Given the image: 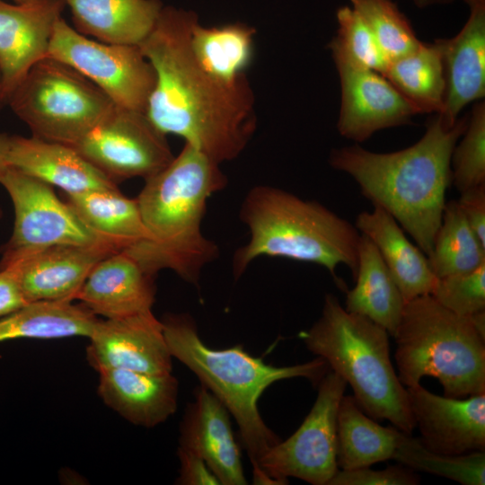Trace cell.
I'll list each match as a JSON object with an SVG mask.
<instances>
[{
	"instance_id": "1",
	"label": "cell",
	"mask_w": 485,
	"mask_h": 485,
	"mask_svg": "<svg viewBox=\"0 0 485 485\" xmlns=\"http://www.w3.org/2000/svg\"><path fill=\"white\" fill-rule=\"evenodd\" d=\"M197 21L191 11L163 6L139 45L156 75L146 114L221 164L237 158L256 129L254 96L246 76L225 82L199 64L190 42Z\"/></svg>"
},
{
	"instance_id": "2",
	"label": "cell",
	"mask_w": 485,
	"mask_h": 485,
	"mask_svg": "<svg viewBox=\"0 0 485 485\" xmlns=\"http://www.w3.org/2000/svg\"><path fill=\"white\" fill-rule=\"evenodd\" d=\"M469 116L447 128L439 114L414 145L375 153L355 145L334 149L330 164L348 173L373 206L386 210L428 257L433 250L451 181V158Z\"/></svg>"
},
{
	"instance_id": "3",
	"label": "cell",
	"mask_w": 485,
	"mask_h": 485,
	"mask_svg": "<svg viewBox=\"0 0 485 485\" xmlns=\"http://www.w3.org/2000/svg\"><path fill=\"white\" fill-rule=\"evenodd\" d=\"M219 165L185 143L165 168L145 180L137 201L147 238L124 251L149 275L169 269L198 287L203 268L218 256L201 223L207 199L227 185Z\"/></svg>"
},
{
	"instance_id": "4",
	"label": "cell",
	"mask_w": 485,
	"mask_h": 485,
	"mask_svg": "<svg viewBox=\"0 0 485 485\" xmlns=\"http://www.w3.org/2000/svg\"><path fill=\"white\" fill-rule=\"evenodd\" d=\"M162 322L172 357L192 371L236 420L242 445L256 472L261 457L281 440L260 414L261 394L284 379L303 377L317 385L330 370L327 362L317 357L303 364L275 366L251 356L241 344L222 349L210 348L188 313H171Z\"/></svg>"
},
{
	"instance_id": "5",
	"label": "cell",
	"mask_w": 485,
	"mask_h": 485,
	"mask_svg": "<svg viewBox=\"0 0 485 485\" xmlns=\"http://www.w3.org/2000/svg\"><path fill=\"white\" fill-rule=\"evenodd\" d=\"M240 217L249 229L250 239L234 254L235 279L260 256L315 263L334 278L336 268L343 264L355 278L361 234L320 202L258 185L245 196Z\"/></svg>"
},
{
	"instance_id": "6",
	"label": "cell",
	"mask_w": 485,
	"mask_h": 485,
	"mask_svg": "<svg viewBox=\"0 0 485 485\" xmlns=\"http://www.w3.org/2000/svg\"><path fill=\"white\" fill-rule=\"evenodd\" d=\"M307 349L324 359L353 390V397L374 419H386L411 435L416 428L407 388L395 373L388 331L371 319L348 312L332 294L321 316L300 332Z\"/></svg>"
},
{
	"instance_id": "7",
	"label": "cell",
	"mask_w": 485,
	"mask_h": 485,
	"mask_svg": "<svg viewBox=\"0 0 485 485\" xmlns=\"http://www.w3.org/2000/svg\"><path fill=\"white\" fill-rule=\"evenodd\" d=\"M398 377L405 387L436 378L444 396L485 393V339L470 316L441 305L431 295L405 303L393 336Z\"/></svg>"
},
{
	"instance_id": "8",
	"label": "cell",
	"mask_w": 485,
	"mask_h": 485,
	"mask_svg": "<svg viewBox=\"0 0 485 485\" xmlns=\"http://www.w3.org/2000/svg\"><path fill=\"white\" fill-rule=\"evenodd\" d=\"M7 104L29 127L32 137L67 146L115 106L88 78L49 57L31 66Z\"/></svg>"
},
{
	"instance_id": "9",
	"label": "cell",
	"mask_w": 485,
	"mask_h": 485,
	"mask_svg": "<svg viewBox=\"0 0 485 485\" xmlns=\"http://www.w3.org/2000/svg\"><path fill=\"white\" fill-rule=\"evenodd\" d=\"M317 387L316 400L300 427L261 457L253 472L254 484L283 485L293 477L313 485H328L338 471L337 412L347 383L331 370Z\"/></svg>"
},
{
	"instance_id": "10",
	"label": "cell",
	"mask_w": 485,
	"mask_h": 485,
	"mask_svg": "<svg viewBox=\"0 0 485 485\" xmlns=\"http://www.w3.org/2000/svg\"><path fill=\"white\" fill-rule=\"evenodd\" d=\"M48 57L77 70L115 106L146 112L156 75L139 46L91 40L61 16L55 23Z\"/></svg>"
},
{
	"instance_id": "11",
	"label": "cell",
	"mask_w": 485,
	"mask_h": 485,
	"mask_svg": "<svg viewBox=\"0 0 485 485\" xmlns=\"http://www.w3.org/2000/svg\"><path fill=\"white\" fill-rule=\"evenodd\" d=\"M0 183L15 213L12 236L0 248V268L55 245L110 242L92 231L67 202L57 197L49 184L11 166Z\"/></svg>"
},
{
	"instance_id": "12",
	"label": "cell",
	"mask_w": 485,
	"mask_h": 485,
	"mask_svg": "<svg viewBox=\"0 0 485 485\" xmlns=\"http://www.w3.org/2000/svg\"><path fill=\"white\" fill-rule=\"evenodd\" d=\"M70 146L116 183L146 180L174 158L166 135L146 113L117 106Z\"/></svg>"
},
{
	"instance_id": "13",
	"label": "cell",
	"mask_w": 485,
	"mask_h": 485,
	"mask_svg": "<svg viewBox=\"0 0 485 485\" xmlns=\"http://www.w3.org/2000/svg\"><path fill=\"white\" fill-rule=\"evenodd\" d=\"M86 348L89 364L97 372L126 369L153 374L172 372V356L163 322L152 310L134 315L98 320Z\"/></svg>"
},
{
	"instance_id": "14",
	"label": "cell",
	"mask_w": 485,
	"mask_h": 485,
	"mask_svg": "<svg viewBox=\"0 0 485 485\" xmlns=\"http://www.w3.org/2000/svg\"><path fill=\"white\" fill-rule=\"evenodd\" d=\"M406 388L419 439L427 450L447 455L485 452V393L451 398L420 384Z\"/></svg>"
},
{
	"instance_id": "15",
	"label": "cell",
	"mask_w": 485,
	"mask_h": 485,
	"mask_svg": "<svg viewBox=\"0 0 485 485\" xmlns=\"http://www.w3.org/2000/svg\"><path fill=\"white\" fill-rule=\"evenodd\" d=\"M65 6L64 0H0V73L5 104L31 66L48 57L55 23Z\"/></svg>"
},
{
	"instance_id": "16",
	"label": "cell",
	"mask_w": 485,
	"mask_h": 485,
	"mask_svg": "<svg viewBox=\"0 0 485 485\" xmlns=\"http://www.w3.org/2000/svg\"><path fill=\"white\" fill-rule=\"evenodd\" d=\"M117 251L119 250L110 242L55 245L22 257L3 268L13 271L28 303L74 301L94 266Z\"/></svg>"
},
{
	"instance_id": "17",
	"label": "cell",
	"mask_w": 485,
	"mask_h": 485,
	"mask_svg": "<svg viewBox=\"0 0 485 485\" xmlns=\"http://www.w3.org/2000/svg\"><path fill=\"white\" fill-rule=\"evenodd\" d=\"M341 107L337 128L356 142L380 129L410 123L418 110L381 74L340 68Z\"/></svg>"
},
{
	"instance_id": "18",
	"label": "cell",
	"mask_w": 485,
	"mask_h": 485,
	"mask_svg": "<svg viewBox=\"0 0 485 485\" xmlns=\"http://www.w3.org/2000/svg\"><path fill=\"white\" fill-rule=\"evenodd\" d=\"M179 446L200 456L222 485L247 484L230 413L202 384L184 411Z\"/></svg>"
},
{
	"instance_id": "19",
	"label": "cell",
	"mask_w": 485,
	"mask_h": 485,
	"mask_svg": "<svg viewBox=\"0 0 485 485\" xmlns=\"http://www.w3.org/2000/svg\"><path fill=\"white\" fill-rule=\"evenodd\" d=\"M470 16L452 39L436 40L440 47L445 79L444 124L452 128L470 102L485 96V0L470 5Z\"/></svg>"
},
{
	"instance_id": "20",
	"label": "cell",
	"mask_w": 485,
	"mask_h": 485,
	"mask_svg": "<svg viewBox=\"0 0 485 485\" xmlns=\"http://www.w3.org/2000/svg\"><path fill=\"white\" fill-rule=\"evenodd\" d=\"M95 315L117 319L152 310L154 276L124 251L112 253L92 269L75 295Z\"/></svg>"
},
{
	"instance_id": "21",
	"label": "cell",
	"mask_w": 485,
	"mask_h": 485,
	"mask_svg": "<svg viewBox=\"0 0 485 485\" xmlns=\"http://www.w3.org/2000/svg\"><path fill=\"white\" fill-rule=\"evenodd\" d=\"M98 373L100 398L134 425L154 428L177 410L179 382L172 373L126 369H104Z\"/></svg>"
},
{
	"instance_id": "22",
	"label": "cell",
	"mask_w": 485,
	"mask_h": 485,
	"mask_svg": "<svg viewBox=\"0 0 485 485\" xmlns=\"http://www.w3.org/2000/svg\"><path fill=\"white\" fill-rule=\"evenodd\" d=\"M8 163L66 194L119 189L72 146L34 137L11 136Z\"/></svg>"
},
{
	"instance_id": "23",
	"label": "cell",
	"mask_w": 485,
	"mask_h": 485,
	"mask_svg": "<svg viewBox=\"0 0 485 485\" xmlns=\"http://www.w3.org/2000/svg\"><path fill=\"white\" fill-rule=\"evenodd\" d=\"M355 226L377 248L405 303L431 294L437 278L428 259L409 241L393 216L383 207L374 206L371 212L357 215Z\"/></svg>"
},
{
	"instance_id": "24",
	"label": "cell",
	"mask_w": 485,
	"mask_h": 485,
	"mask_svg": "<svg viewBox=\"0 0 485 485\" xmlns=\"http://www.w3.org/2000/svg\"><path fill=\"white\" fill-rule=\"evenodd\" d=\"M76 31L109 44L139 46L163 7L160 0H64Z\"/></svg>"
},
{
	"instance_id": "25",
	"label": "cell",
	"mask_w": 485,
	"mask_h": 485,
	"mask_svg": "<svg viewBox=\"0 0 485 485\" xmlns=\"http://www.w3.org/2000/svg\"><path fill=\"white\" fill-rule=\"evenodd\" d=\"M355 287L347 290L348 312L364 315L394 336L405 301L374 242L361 234Z\"/></svg>"
},
{
	"instance_id": "26",
	"label": "cell",
	"mask_w": 485,
	"mask_h": 485,
	"mask_svg": "<svg viewBox=\"0 0 485 485\" xmlns=\"http://www.w3.org/2000/svg\"><path fill=\"white\" fill-rule=\"evenodd\" d=\"M404 432L383 427L366 415L353 395L340 399L336 421V461L339 469L371 466L392 459Z\"/></svg>"
},
{
	"instance_id": "27",
	"label": "cell",
	"mask_w": 485,
	"mask_h": 485,
	"mask_svg": "<svg viewBox=\"0 0 485 485\" xmlns=\"http://www.w3.org/2000/svg\"><path fill=\"white\" fill-rule=\"evenodd\" d=\"M97 315L69 300L35 301L0 317V342L17 339L89 338Z\"/></svg>"
},
{
	"instance_id": "28",
	"label": "cell",
	"mask_w": 485,
	"mask_h": 485,
	"mask_svg": "<svg viewBox=\"0 0 485 485\" xmlns=\"http://www.w3.org/2000/svg\"><path fill=\"white\" fill-rule=\"evenodd\" d=\"M66 199L92 231L119 251L147 238L137 198L125 197L119 189L66 194Z\"/></svg>"
},
{
	"instance_id": "29",
	"label": "cell",
	"mask_w": 485,
	"mask_h": 485,
	"mask_svg": "<svg viewBox=\"0 0 485 485\" xmlns=\"http://www.w3.org/2000/svg\"><path fill=\"white\" fill-rule=\"evenodd\" d=\"M419 113H441L445 79L440 47L423 43L413 51L391 60L382 74Z\"/></svg>"
},
{
	"instance_id": "30",
	"label": "cell",
	"mask_w": 485,
	"mask_h": 485,
	"mask_svg": "<svg viewBox=\"0 0 485 485\" xmlns=\"http://www.w3.org/2000/svg\"><path fill=\"white\" fill-rule=\"evenodd\" d=\"M255 30L242 23L205 27L197 21L190 32V48L199 64L225 82L245 77L253 56Z\"/></svg>"
},
{
	"instance_id": "31",
	"label": "cell",
	"mask_w": 485,
	"mask_h": 485,
	"mask_svg": "<svg viewBox=\"0 0 485 485\" xmlns=\"http://www.w3.org/2000/svg\"><path fill=\"white\" fill-rule=\"evenodd\" d=\"M428 259L437 278L467 273L485 263V246L471 229L457 200L445 203Z\"/></svg>"
},
{
	"instance_id": "32",
	"label": "cell",
	"mask_w": 485,
	"mask_h": 485,
	"mask_svg": "<svg viewBox=\"0 0 485 485\" xmlns=\"http://www.w3.org/2000/svg\"><path fill=\"white\" fill-rule=\"evenodd\" d=\"M392 459L413 471L441 476L463 485L485 484V452L460 455L436 454L427 450L419 437L404 433Z\"/></svg>"
},
{
	"instance_id": "33",
	"label": "cell",
	"mask_w": 485,
	"mask_h": 485,
	"mask_svg": "<svg viewBox=\"0 0 485 485\" xmlns=\"http://www.w3.org/2000/svg\"><path fill=\"white\" fill-rule=\"evenodd\" d=\"M337 35L330 43L337 69L373 70L383 74L387 60L361 16L348 6L337 11Z\"/></svg>"
},
{
	"instance_id": "34",
	"label": "cell",
	"mask_w": 485,
	"mask_h": 485,
	"mask_svg": "<svg viewBox=\"0 0 485 485\" xmlns=\"http://www.w3.org/2000/svg\"><path fill=\"white\" fill-rule=\"evenodd\" d=\"M377 41L387 63L421 43L404 14L392 0H350Z\"/></svg>"
},
{
	"instance_id": "35",
	"label": "cell",
	"mask_w": 485,
	"mask_h": 485,
	"mask_svg": "<svg viewBox=\"0 0 485 485\" xmlns=\"http://www.w3.org/2000/svg\"><path fill=\"white\" fill-rule=\"evenodd\" d=\"M451 181L461 193L485 183V102L477 103L452 154Z\"/></svg>"
},
{
	"instance_id": "36",
	"label": "cell",
	"mask_w": 485,
	"mask_h": 485,
	"mask_svg": "<svg viewBox=\"0 0 485 485\" xmlns=\"http://www.w3.org/2000/svg\"><path fill=\"white\" fill-rule=\"evenodd\" d=\"M436 301L461 316L485 310V263L472 271L437 278L430 294Z\"/></svg>"
},
{
	"instance_id": "37",
	"label": "cell",
	"mask_w": 485,
	"mask_h": 485,
	"mask_svg": "<svg viewBox=\"0 0 485 485\" xmlns=\"http://www.w3.org/2000/svg\"><path fill=\"white\" fill-rule=\"evenodd\" d=\"M420 477L415 471L401 463L383 470L370 466L341 470L338 469L328 485H417Z\"/></svg>"
},
{
	"instance_id": "38",
	"label": "cell",
	"mask_w": 485,
	"mask_h": 485,
	"mask_svg": "<svg viewBox=\"0 0 485 485\" xmlns=\"http://www.w3.org/2000/svg\"><path fill=\"white\" fill-rule=\"evenodd\" d=\"M457 202L471 229L485 246V183L461 192Z\"/></svg>"
},
{
	"instance_id": "39",
	"label": "cell",
	"mask_w": 485,
	"mask_h": 485,
	"mask_svg": "<svg viewBox=\"0 0 485 485\" xmlns=\"http://www.w3.org/2000/svg\"><path fill=\"white\" fill-rule=\"evenodd\" d=\"M180 472L176 483L180 485L221 484L206 462L195 453L178 446Z\"/></svg>"
},
{
	"instance_id": "40",
	"label": "cell",
	"mask_w": 485,
	"mask_h": 485,
	"mask_svg": "<svg viewBox=\"0 0 485 485\" xmlns=\"http://www.w3.org/2000/svg\"><path fill=\"white\" fill-rule=\"evenodd\" d=\"M27 304L13 271L9 268L0 269V317L10 314Z\"/></svg>"
},
{
	"instance_id": "41",
	"label": "cell",
	"mask_w": 485,
	"mask_h": 485,
	"mask_svg": "<svg viewBox=\"0 0 485 485\" xmlns=\"http://www.w3.org/2000/svg\"><path fill=\"white\" fill-rule=\"evenodd\" d=\"M11 136L0 133V179L9 168L8 153L10 149Z\"/></svg>"
},
{
	"instance_id": "42",
	"label": "cell",
	"mask_w": 485,
	"mask_h": 485,
	"mask_svg": "<svg viewBox=\"0 0 485 485\" xmlns=\"http://www.w3.org/2000/svg\"><path fill=\"white\" fill-rule=\"evenodd\" d=\"M470 318L477 332L485 339V310L471 315Z\"/></svg>"
},
{
	"instance_id": "43",
	"label": "cell",
	"mask_w": 485,
	"mask_h": 485,
	"mask_svg": "<svg viewBox=\"0 0 485 485\" xmlns=\"http://www.w3.org/2000/svg\"><path fill=\"white\" fill-rule=\"evenodd\" d=\"M412 1L418 6L425 7L430 4H434L451 2L452 0H412ZM463 1L470 5L472 3L475 2L476 0H463Z\"/></svg>"
},
{
	"instance_id": "44",
	"label": "cell",
	"mask_w": 485,
	"mask_h": 485,
	"mask_svg": "<svg viewBox=\"0 0 485 485\" xmlns=\"http://www.w3.org/2000/svg\"><path fill=\"white\" fill-rule=\"evenodd\" d=\"M5 104L4 96H3V91H2V84H1V73H0V109Z\"/></svg>"
},
{
	"instance_id": "45",
	"label": "cell",
	"mask_w": 485,
	"mask_h": 485,
	"mask_svg": "<svg viewBox=\"0 0 485 485\" xmlns=\"http://www.w3.org/2000/svg\"><path fill=\"white\" fill-rule=\"evenodd\" d=\"M13 1L16 4H22V3H26V2H29V1H31V0H13Z\"/></svg>"
},
{
	"instance_id": "46",
	"label": "cell",
	"mask_w": 485,
	"mask_h": 485,
	"mask_svg": "<svg viewBox=\"0 0 485 485\" xmlns=\"http://www.w3.org/2000/svg\"><path fill=\"white\" fill-rule=\"evenodd\" d=\"M1 216H2V212H1V210H0V217H1Z\"/></svg>"
}]
</instances>
